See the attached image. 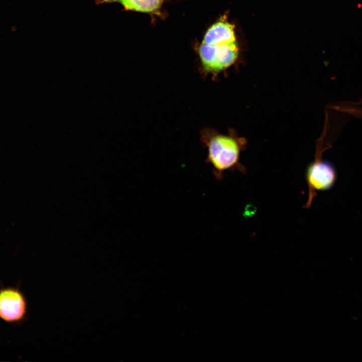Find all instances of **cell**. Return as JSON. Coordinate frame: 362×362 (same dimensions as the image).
Listing matches in <instances>:
<instances>
[{
  "label": "cell",
  "instance_id": "obj_1",
  "mask_svg": "<svg viewBox=\"0 0 362 362\" xmlns=\"http://www.w3.org/2000/svg\"><path fill=\"white\" fill-rule=\"evenodd\" d=\"M201 137L208 151L206 161L212 167L217 180H222L227 171L238 170L246 173V168L239 162L241 144L236 138L210 128L203 129Z\"/></svg>",
  "mask_w": 362,
  "mask_h": 362
},
{
  "label": "cell",
  "instance_id": "obj_2",
  "mask_svg": "<svg viewBox=\"0 0 362 362\" xmlns=\"http://www.w3.org/2000/svg\"><path fill=\"white\" fill-rule=\"evenodd\" d=\"M202 72L214 78L236 61L239 49L236 41L216 45L202 43L198 48Z\"/></svg>",
  "mask_w": 362,
  "mask_h": 362
},
{
  "label": "cell",
  "instance_id": "obj_3",
  "mask_svg": "<svg viewBox=\"0 0 362 362\" xmlns=\"http://www.w3.org/2000/svg\"><path fill=\"white\" fill-rule=\"evenodd\" d=\"M317 153L314 161L307 167L306 178L308 188V199L303 208L309 209L317 191H327L335 184L337 174L334 165L330 162L323 160Z\"/></svg>",
  "mask_w": 362,
  "mask_h": 362
},
{
  "label": "cell",
  "instance_id": "obj_4",
  "mask_svg": "<svg viewBox=\"0 0 362 362\" xmlns=\"http://www.w3.org/2000/svg\"><path fill=\"white\" fill-rule=\"evenodd\" d=\"M27 305L20 291L8 287L0 290V318L9 323L20 322L25 317Z\"/></svg>",
  "mask_w": 362,
  "mask_h": 362
},
{
  "label": "cell",
  "instance_id": "obj_5",
  "mask_svg": "<svg viewBox=\"0 0 362 362\" xmlns=\"http://www.w3.org/2000/svg\"><path fill=\"white\" fill-rule=\"evenodd\" d=\"M234 41L236 40L234 26L223 16L208 29L202 43L212 45Z\"/></svg>",
  "mask_w": 362,
  "mask_h": 362
},
{
  "label": "cell",
  "instance_id": "obj_6",
  "mask_svg": "<svg viewBox=\"0 0 362 362\" xmlns=\"http://www.w3.org/2000/svg\"><path fill=\"white\" fill-rule=\"evenodd\" d=\"M114 2L120 3L126 10L154 13L160 9L162 0H102L101 3Z\"/></svg>",
  "mask_w": 362,
  "mask_h": 362
}]
</instances>
